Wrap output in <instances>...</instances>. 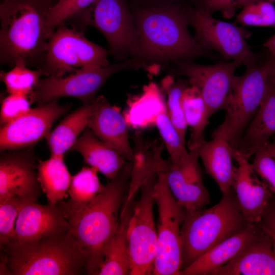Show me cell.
I'll use <instances>...</instances> for the list:
<instances>
[{"instance_id": "d590c367", "label": "cell", "mask_w": 275, "mask_h": 275, "mask_svg": "<svg viewBox=\"0 0 275 275\" xmlns=\"http://www.w3.org/2000/svg\"><path fill=\"white\" fill-rule=\"evenodd\" d=\"M23 200L18 197L0 199V248L9 242L14 232L19 207Z\"/></svg>"}, {"instance_id": "83f0119b", "label": "cell", "mask_w": 275, "mask_h": 275, "mask_svg": "<svg viewBox=\"0 0 275 275\" xmlns=\"http://www.w3.org/2000/svg\"><path fill=\"white\" fill-rule=\"evenodd\" d=\"M161 146H157L149 151L141 147L134 151L129 186L122 209H125L134 201L137 193L142 186L152 176L164 171L167 160L161 157Z\"/></svg>"}, {"instance_id": "52a82bcc", "label": "cell", "mask_w": 275, "mask_h": 275, "mask_svg": "<svg viewBox=\"0 0 275 275\" xmlns=\"http://www.w3.org/2000/svg\"><path fill=\"white\" fill-rule=\"evenodd\" d=\"M268 74L265 61L246 67L241 76H236L223 123L212 132L223 134L237 149L264 95Z\"/></svg>"}, {"instance_id": "8d00e7d4", "label": "cell", "mask_w": 275, "mask_h": 275, "mask_svg": "<svg viewBox=\"0 0 275 275\" xmlns=\"http://www.w3.org/2000/svg\"><path fill=\"white\" fill-rule=\"evenodd\" d=\"M32 100L28 95L9 94L2 101L1 124L3 125L28 113Z\"/></svg>"}, {"instance_id": "7a4b0ae2", "label": "cell", "mask_w": 275, "mask_h": 275, "mask_svg": "<svg viewBox=\"0 0 275 275\" xmlns=\"http://www.w3.org/2000/svg\"><path fill=\"white\" fill-rule=\"evenodd\" d=\"M55 0H3L0 5V61L40 69L54 31L48 23Z\"/></svg>"}, {"instance_id": "f546056e", "label": "cell", "mask_w": 275, "mask_h": 275, "mask_svg": "<svg viewBox=\"0 0 275 275\" xmlns=\"http://www.w3.org/2000/svg\"><path fill=\"white\" fill-rule=\"evenodd\" d=\"M154 122L166 144L170 155L169 159L172 164L179 168H184L198 161V150L189 152L186 150L185 144L168 116L166 107L157 113Z\"/></svg>"}, {"instance_id": "603a6c76", "label": "cell", "mask_w": 275, "mask_h": 275, "mask_svg": "<svg viewBox=\"0 0 275 275\" xmlns=\"http://www.w3.org/2000/svg\"><path fill=\"white\" fill-rule=\"evenodd\" d=\"M70 151L79 153L86 164L102 173L109 180L115 178L127 163L121 155L100 140L88 127Z\"/></svg>"}, {"instance_id": "3957f363", "label": "cell", "mask_w": 275, "mask_h": 275, "mask_svg": "<svg viewBox=\"0 0 275 275\" xmlns=\"http://www.w3.org/2000/svg\"><path fill=\"white\" fill-rule=\"evenodd\" d=\"M190 9L179 4L139 9L134 22L141 55L180 61L208 55L188 31Z\"/></svg>"}, {"instance_id": "ac0fdd59", "label": "cell", "mask_w": 275, "mask_h": 275, "mask_svg": "<svg viewBox=\"0 0 275 275\" xmlns=\"http://www.w3.org/2000/svg\"><path fill=\"white\" fill-rule=\"evenodd\" d=\"M89 118L87 127L102 141L115 150L125 159L133 162L134 152L129 141L127 121L117 106L103 96Z\"/></svg>"}, {"instance_id": "f6af8a7d", "label": "cell", "mask_w": 275, "mask_h": 275, "mask_svg": "<svg viewBox=\"0 0 275 275\" xmlns=\"http://www.w3.org/2000/svg\"><path fill=\"white\" fill-rule=\"evenodd\" d=\"M171 1L179 2V1H183V0H171Z\"/></svg>"}, {"instance_id": "ffe728a7", "label": "cell", "mask_w": 275, "mask_h": 275, "mask_svg": "<svg viewBox=\"0 0 275 275\" xmlns=\"http://www.w3.org/2000/svg\"><path fill=\"white\" fill-rule=\"evenodd\" d=\"M275 134V77L269 76L265 92L255 116L248 125L237 148L249 159L265 147Z\"/></svg>"}, {"instance_id": "ab89813d", "label": "cell", "mask_w": 275, "mask_h": 275, "mask_svg": "<svg viewBox=\"0 0 275 275\" xmlns=\"http://www.w3.org/2000/svg\"><path fill=\"white\" fill-rule=\"evenodd\" d=\"M271 239L275 256V196L267 205L260 222L257 224Z\"/></svg>"}, {"instance_id": "7c38bea8", "label": "cell", "mask_w": 275, "mask_h": 275, "mask_svg": "<svg viewBox=\"0 0 275 275\" xmlns=\"http://www.w3.org/2000/svg\"><path fill=\"white\" fill-rule=\"evenodd\" d=\"M125 62L104 67H85L67 76H48L41 78L30 95L39 105L63 97L77 98L86 103L93 100L98 91L112 75L130 67Z\"/></svg>"}, {"instance_id": "6da1fadb", "label": "cell", "mask_w": 275, "mask_h": 275, "mask_svg": "<svg viewBox=\"0 0 275 275\" xmlns=\"http://www.w3.org/2000/svg\"><path fill=\"white\" fill-rule=\"evenodd\" d=\"M132 167L131 162H127L116 177L88 202L69 199L58 203L84 254L87 274L98 275L100 270L105 248L119 225Z\"/></svg>"}, {"instance_id": "2e32d148", "label": "cell", "mask_w": 275, "mask_h": 275, "mask_svg": "<svg viewBox=\"0 0 275 275\" xmlns=\"http://www.w3.org/2000/svg\"><path fill=\"white\" fill-rule=\"evenodd\" d=\"M69 229L68 223L58 203L42 205L35 201L23 200L9 243L36 241Z\"/></svg>"}, {"instance_id": "836d02e7", "label": "cell", "mask_w": 275, "mask_h": 275, "mask_svg": "<svg viewBox=\"0 0 275 275\" xmlns=\"http://www.w3.org/2000/svg\"><path fill=\"white\" fill-rule=\"evenodd\" d=\"M236 22L243 26H275V7L272 3L261 0L242 8Z\"/></svg>"}, {"instance_id": "9a60e30c", "label": "cell", "mask_w": 275, "mask_h": 275, "mask_svg": "<svg viewBox=\"0 0 275 275\" xmlns=\"http://www.w3.org/2000/svg\"><path fill=\"white\" fill-rule=\"evenodd\" d=\"M2 151L0 199L14 197L37 201L42 189L33 152L24 149Z\"/></svg>"}, {"instance_id": "d4e9b609", "label": "cell", "mask_w": 275, "mask_h": 275, "mask_svg": "<svg viewBox=\"0 0 275 275\" xmlns=\"http://www.w3.org/2000/svg\"><path fill=\"white\" fill-rule=\"evenodd\" d=\"M99 96L84 103L63 120L47 136L50 155L64 156L70 150L79 134L87 127L90 117L97 107Z\"/></svg>"}, {"instance_id": "30bf717a", "label": "cell", "mask_w": 275, "mask_h": 275, "mask_svg": "<svg viewBox=\"0 0 275 275\" xmlns=\"http://www.w3.org/2000/svg\"><path fill=\"white\" fill-rule=\"evenodd\" d=\"M73 18L95 27L117 58L141 55L135 24L123 0H96Z\"/></svg>"}, {"instance_id": "4dcf8cb0", "label": "cell", "mask_w": 275, "mask_h": 275, "mask_svg": "<svg viewBox=\"0 0 275 275\" xmlns=\"http://www.w3.org/2000/svg\"><path fill=\"white\" fill-rule=\"evenodd\" d=\"M22 62H17L9 71H2L1 80L9 94L30 95L38 85L45 72L41 69H31Z\"/></svg>"}, {"instance_id": "b9f144b4", "label": "cell", "mask_w": 275, "mask_h": 275, "mask_svg": "<svg viewBox=\"0 0 275 275\" xmlns=\"http://www.w3.org/2000/svg\"><path fill=\"white\" fill-rule=\"evenodd\" d=\"M275 29V26L274 27ZM271 54H275V33L269 38L263 44Z\"/></svg>"}, {"instance_id": "74e56055", "label": "cell", "mask_w": 275, "mask_h": 275, "mask_svg": "<svg viewBox=\"0 0 275 275\" xmlns=\"http://www.w3.org/2000/svg\"><path fill=\"white\" fill-rule=\"evenodd\" d=\"M252 167L275 196V161L265 147L255 154Z\"/></svg>"}, {"instance_id": "7402d4cb", "label": "cell", "mask_w": 275, "mask_h": 275, "mask_svg": "<svg viewBox=\"0 0 275 275\" xmlns=\"http://www.w3.org/2000/svg\"><path fill=\"white\" fill-rule=\"evenodd\" d=\"M212 139L205 140L198 149L206 172L216 182L223 194L230 191L235 167L233 148L222 134L212 132Z\"/></svg>"}, {"instance_id": "4fadbf2b", "label": "cell", "mask_w": 275, "mask_h": 275, "mask_svg": "<svg viewBox=\"0 0 275 275\" xmlns=\"http://www.w3.org/2000/svg\"><path fill=\"white\" fill-rule=\"evenodd\" d=\"M178 63L179 73L186 76L189 85L200 92L210 117L217 111L225 109L233 87L235 71L242 65L240 63L225 61L205 65L186 60Z\"/></svg>"}, {"instance_id": "d6986e66", "label": "cell", "mask_w": 275, "mask_h": 275, "mask_svg": "<svg viewBox=\"0 0 275 275\" xmlns=\"http://www.w3.org/2000/svg\"><path fill=\"white\" fill-rule=\"evenodd\" d=\"M210 275H275V256L269 236L261 233Z\"/></svg>"}, {"instance_id": "5b68a950", "label": "cell", "mask_w": 275, "mask_h": 275, "mask_svg": "<svg viewBox=\"0 0 275 275\" xmlns=\"http://www.w3.org/2000/svg\"><path fill=\"white\" fill-rule=\"evenodd\" d=\"M249 224L233 189L213 206L186 212L180 233L181 270Z\"/></svg>"}, {"instance_id": "1f68e13d", "label": "cell", "mask_w": 275, "mask_h": 275, "mask_svg": "<svg viewBox=\"0 0 275 275\" xmlns=\"http://www.w3.org/2000/svg\"><path fill=\"white\" fill-rule=\"evenodd\" d=\"M163 85L167 94V114L182 141L185 144V134L188 126L185 119L181 97L183 91L189 84L188 80L180 79L174 82L169 77L164 81Z\"/></svg>"}, {"instance_id": "d6a6232c", "label": "cell", "mask_w": 275, "mask_h": 275, "mask_svg": "<svg viewBox=\"0 0 275 275\" xmlns=\"http://www.w3.org/2000/svg\"><path fill=\"white\" fill-rule=\"evenodd\" d=\"M97 171L91 167H84L72 176L68 191L70 199L77 202H88L103 189L97 176Z\"/></svg>"}, {"instance_id": "cb8c5ba5", "label": "cell", "mask_w": 275, "mask_h": 275, "mask_svg": "<svg viewBox=\"0 0 275 275\" xmlns=\"http://www.w3.org/2000/svg\"><path fill=\"white\" fill-rule=\"evenodd\" d=\"M164 172L173 196L186 212L203 209L210 202V195L204 186L202 174H185L169 159Z\"/></svg>"}, {"instance_id": "8992f818", "label": "cell", "mask_w": 275, "mask_h": 275, "mask_svg": "<svg viewBox=\"0 0 275 275\" xmlns=\"http://www.w3.org/2000/svg\"><path fill=\"white\" fill-rule=\"evenodd\" d=\"M153 196L158 211L154 275H179L182 265L181 229L186 211L168 185L164 171L157 173Z\"/></svg>"}, {"instance_id": "bcb514c9", "label": "cell", "mask_w": 275, "mask_h": 275, "mask_svg": "<svg viewBox=\"0 0 275 275\" xmlns=\"http://www.w3.org/2000/svg\"><path fill=\"white\" fill-rule=\"evenodd\" d=\"M56 1V0H55Z\"/></svg>"}, {"instance_id": "e0dca14e", "label": "cell", "mask_w": 275, "mask_h": 275, "mask_svg": "<svg viewBox=\"0 0 275 275\" xmlns=\"http://www.w3.org/2000/svg\"><path fill=\"white\" fill-rule=\"evenodd\" d=\"M233 157L238 166L235 168L232 188L246 221L257 224L274 195L237 149H234Z\"/></svg>"}, {"instance_id": "e575fe53", "label": "cell", "mask_w": 275, "mask_h": 275, "mask_svg": "<svg viewBox=\"0 0 275 275\" xmlns=\"http://www.w3.org/2000/svg\"><path fill=\"white\" fill-rule=\"evenodd\" d=\"M96 0H56L50 8L48 23L53 30L85 11Z\"/></svg>"}, {"instance_id": "f35d334b", "label": "cell", "mask_w": 275, "mask_h": 275, "mask_svg": "<svg viewBox=\"0 0 275 275\" xmlns=\"http://www.w3.org/2000/svg\"><path fill=\"white\" fill-rule=\"evenodd\" d=\"M261 0H200L203 9L212 15L214 12H220L226 18L234 16L237 9Z\"/></svg>"}, {"instance_id": "f1b7e54d", "label": "cell", "mask_w": 275, "mask_h": 275, "mask_svg": "<svg viewBox=\"0 0 275 275\" xmlns=\"http://www.w3.org/2000/svg\"><path fill=\"white\" fill-rule=\"evenodd\" d=\"M181 100L186 124L191 129L188 149L198 150L204 140V132L210 118L207 105L199 90L189 85L183 91Z\"/></svg>"}, {"instance_id": "5bb4252c", "label": "cell", "mask_w": 275, "mask_h": 275, "mask_svg": "<svg viewBox=\"0 0 275 275\" xmlns=\"http://www.w3.org/2000/svg\"><path fill=\"white\" fill-rule=\"evenodd\" d=\"M68 109L53 100L4 124L0 131L1 151L25 149L47 136L54 122Z\"/></svg>"}, {"instance_id": "277c9868", "label": "cell", "mask_w": 275, "mask_h": 275, "mask_svg": "<svg viewBox=\"0 0 275 275\" xmlns=\"http://www.w3.org/2000/svg\"><path fill=\"white\" fill-rule=\"evenodd\" d=\"M1 251L11 275L87 274L85 257L70 229L36 241L10 242Z\"/></svg>"}, {"instance_id": "4316f807", "label": "cell", "mask_w": 275, "mask_h": 275, "mask_svg": "<svg viewBox=\"0 0 275 275\" xmlns=\"http://www.w3.org/2000/svg\"><path fill=\"white\" fill-rule=\"evenodd\" d=\"M38 179L48 203L57 204L69 196L72 176L65 163L64 156L50 155L38 164Z\"/></svg>"}, {"instance_id": "60d3db41", "label": "cell", "mask_w": 275, "mask_h": 275, "mask_svg": "<svg viewBox=\"0 0 275 275\" xmlns=\"http://www.w3.org/2000/svg\"><path fill=\"white\" fill-rule=\"evenodd\" d=\"M265 61L269 75L275 77V54L270 53Z\"/></svg>"}, {"instance_id": "44dd1931", "label": "cell", "mask_w": 275, "mask_h": 275, "mask_svg": "<svg viewBox=\"0 0 275 275\" xmlns=\"http://www.w3.org/2000/svg\"><path fill=\"white\" fill-rule=\"evenodd\" d=\"M261 232L258 224H249L181 270L179 275H210L229 261Z\"/></svg>"}, {"instance_id": "9c48e42d", "label": "cell", "mask_w": 275, "mask_h": 275, "mask_svg": "<svg viewBox=\"0 0 275 275\" xmlns=\"http://www.w3.org/2000/svg\"><path fill=\"white\" fill-rule=\"evenodd\" d=\"M157 175L142 186L140 198L133 205L127 233L130 275L153 274L157 245L153 212Z\"/></svg>"}, {"instance_id": "ee69618b", "label": "cell", "mask_w": 275, "mask_h": 275, "mask_svg": "<svg viewBox=\"0 0 275 275\" xmlns=\"http://www.w3.org/2000/svg\"><path fill=\"white\" fill-rule=\"evenodd\" d=\"M267 1H268L269 2H270L271 3H273V2H275V0H267Z\"/></svg>"}, {"instance_id": "8fae6325", "label": "cell", "mask_w": 275, "mask_h": 275, "mask_svg": "<svg viewBox=\"0 0 275 275\" xmlns=\"http://www.w3.org/2000/svg\"><path fill=\"white\" fill-rule=\"evenodd\" d=\"M189 23L195 30V38L205 49L217 51L225 61H235L246 67L260 61L246 41L251 33L243 27L219 20L201 6L192 9Z\"/></svg>"}, {"instance_id": "7bdbcfd3", "label": "cell", "mask_w": 275, "mask_h": 275, "mask_svg": "<svg viewBox=\"0 0 275 275\" xmlns=\"http://www.w3.org/2000/svg\"><path fill=\"white\" fill-rule=\"evenodd\" d=\"M265 148L275 161V136L272 142H269Z\"/></svg>"}, {"instance_id": "ba28073f", "label": "cell", "mask_w": 275, "mask_h": 275, "mask_svg": "<svg viewBox=\"0 0 275 275\" xmlns=\"http://www.w3.org/2000/svg\"><path fill=\"white\" fill-rule=\"evenodd\" d=\"M106 51L90 41L82 33L63 24L50 36L40 69L45 76L61 77L85 67H104L111 64Z\"/></svg>"}, {"instance_id": "484cf974", "label": "cell", "mask_w": 275, "mask_h": 275, "mask_svg": "<svg viewBox=\"0 0 275 275\" xmlns=\"http://www.w3.org/2000/svg\"><path fill=\"white\" fill-rule=\"evenodd\" d=\"M134 202L121 209L118 226L105 248L98 275L130 274L127 233Z\"/></svg>"}]
</instances>
